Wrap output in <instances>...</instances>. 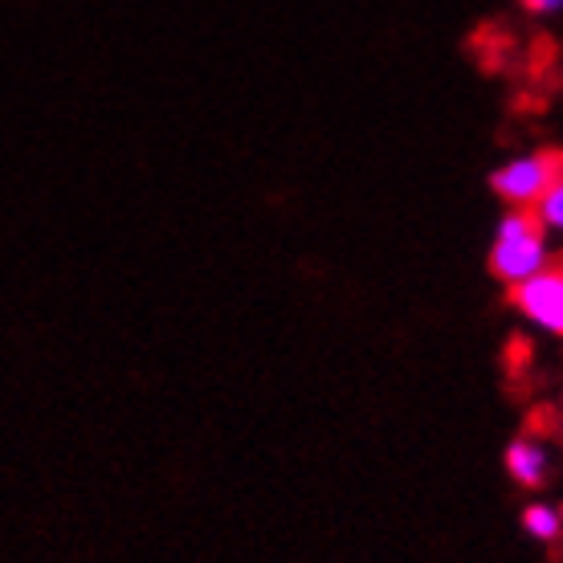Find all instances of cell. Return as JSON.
I'll return each mask as SVG.
<instances>
[{"label": "cell", "mask_w": 563, "mask_h": 563, "mask_svg": "<svg viewBox=\"0 0 563 563\" xmlns=\"http://www.w3.org/2000/svg\"><path fill=\"white\" fill-rule=\"evenodd\" d=\"M548 266V241H543V221L536 209H510L498 221V238L490 250V274L494 278L519 286L531 274Z\"/></svg>", "instance_id": "1"}, {"label": "cell", "mask_w": 563, "mask_h": 563, "mask_svg": "<svg viewBox=\"0 0 563 563\" xmlns=\"http://www.w3.org/2000/svg\"><path fill=\"white\" fill-rule=\"evenodd\" d=\"M555 180H563V155L560 152H536V155H519L503 168L494 172L490 184L494 192L515 205V209H531L548 197Z\"/></svg>", "instance_id": "2"}, {"label": "cell", "mask_w": 563, "mask_h": 563, "mask_svg": "<svg viewBox=\"0 0 563 563\" xmlns=\"http://www.w3.org/2000/svg\"><path fill=\"white\" fill-rule=\"evenodd\" d=\"M515 307L536 327L563 335V266H543L515 286Z\"/></svg>", "instance_id": "3"}, {"label": "cell", "mask_w": 563, "mask_h": 563, "mask_svg": "<svg viewBox=\"0 0 563 563\" xmlns=\"http://www.w3.org/2000/svg\"><path fill=\"white\" fill-rule=\"evenodd\" d=\"M543 465H548V457H543V450H539L536 441H515L507 450V470L519 486L536 490L539 482H543Z\"/></svg>", "instance_id": "4"}, {"label": "cell", "mask_w": 563, "mask_h": 563, "mask_svg": "<svg viewBox=\"0 0 563 563\" xmlns=\"http://www.w3.org/2000/svg\"><path fill=\"white\" fill-rule=\"evenodd\" d=\"M522 527H527L536 539H555L563 531V515L555 507H543V503H536V507L522 510Z\"/></svg>", "instance_id": "5"}, {"label": "cell", "mask_w": 563, "mask_h": 563, "mask_svg": "<svg viewBox=\"0 0 563 563\" xmlns=\"http://www.w3.org/2000/svg\"><path fill=\"white\" fill-rule=\"evenodd\" d=\"M536 212L539 221H543V229H560L563 233V180H555V188L536 205Z\"/></svg>", "instance_id": "6"}, {"label": "cell", "mask_w": 563, "mask_h": 563, "mask_svg": "<svg viewBox=\"0 0 563 563\" xmlns=\"http://www.w3.org/2000/svg\"><path fill=\"white\" fill-rule=\"evenodd\" d=\"M522 9H527V13L548 16V13H560V9H563V0H522Z\"/></svg>", "instance_id": "7"}]
</instances>
